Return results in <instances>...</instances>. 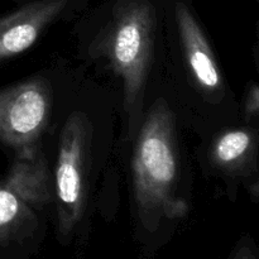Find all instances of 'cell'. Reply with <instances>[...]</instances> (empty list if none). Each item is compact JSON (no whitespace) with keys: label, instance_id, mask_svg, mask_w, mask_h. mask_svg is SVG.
Instances as JSON below:
<instances>
[{"label":"cell","instance_id":"cell-3","mask_svg":"<svg viewBox=\"0 0 259 259\" xmlns=\"http://www.w3.org/2000/svg\"><path fill=\"white\" fill-rule=\"evenodd\" d=\"M90 146V126L82 114H73L61 134L56 167V192L61 224L70 229L78 220L85 202V166Z\"/></svg>","mask_w":259,"mask_h":259},{"label":"cell","instance_id":"cell-8","mask_svg":"<svg viewBox=\"0 0 259 259\" xmlns=\"http://www.w3.org/2000/svg\"><path fill=\"white\" fill-rule=\"evenodd\" d=\"M253 134L249 131H228L215 141L212 156L222 166H234L249 153L253 147Z\"/></svg>","mask_w":259,"mask_h":259},{"label":"cell","instance_id":"cell-4","mask_svg":"<svg viewBox=\"0 0 259 259\" xmlns=\"http://www.w3.org/2000/svg\"><path fill=\"white\" fill-rule=\"evenodd\" d=\"M50 109V88L39 78L0 90V141L24 149L39 137Z\"/></svg>","mask_w":259,"mask_h":259},{"label":"cell","instance_id":"cell-9","mask_svg":"<svg viewBox=\"0 0 259 259\" xmlns=\"http://www.w3.org/2000/svg\"><path fill=\"white\" fill-rule=\"evenodd\" d=\"M24 210V201L5 185L0 187V230L10 227Z\"/></svg>","mask_w":259,"mask_h":259},{"label":"cell","instance_id":"cell-6","mask_svg":"<svg viewBox=\"0 0 259 259\" xmlns=\"http://www.w3.org/2000/svg\"><path fill=\"white\" fill-rule=\"evenodd\" d=\"M175 15L185 55L196 82L202 90L207 93L220 90L222 76L215 61V56L191 10L184 3H176Z\"/></svg>","mask_w":259,"mask_h":259},{"label":"cell","instance_id":"cell-1","mask_svg":"<svg viewBox=\"0 0 259 259\" xmlns=\"http://www.w3.org/2000/svg\"><path fill=\"white\" fill-rule=\"evenodd\" d=\"M134 187L144 220L159 215L179 218L186 204L174 195L179 175L174 116L163 101H157L142 126L134 152Z\"/></svg>","mask_w":259,"mask_h":259},{"label":"cell","instance_id":"cell-2","mask_svg":"<svg viewBox=\"0 0 259 259\" xmlns=\"http://www.w3.org/2000/svg\"><path fill=\"white\" fill-rule=\"evenodd\" d=\"M153 23V5L148 0H131L119 13L114 27L111 60L123 77L128 109L141 100L152 55Z\"/></svg>","mask_w":259,"mask_h":259},{"label":"cell","instance_id":"cell-10","mask_svg":"<svg viewBox=\"0 0 259 259\" xmlns=\"http://www.w3.org/2000/svg\"><path fill=\"white\" fill-rule=\"evenodd\" d=\"M259 109V89L257 85H253L249 89L247 100H245V113L247 116L255 115Z\"/></svg>","mask_w":259,"mask_h":259},{"label":"cell","instance_id":"cell-5","mask_svg":"<svg viewBox=\"0 0 259 259\" xmlns=\"http://www.w3.org/2000/svg\"><path fill=\"white\" fill-rule=\"evenodd\" d=\"M67 3L68 0H38L0 18V62L32 47Z\"/></svg>","mask_w":259,"mask_h":259},{"label":"cell","instance_id":"cell-7","mask_svg":"<svg viewBox=\"0 0 259 259\" xmlns=\"http://www.w3.org/2000/svg\"><path fill=\"white\" fill-rule=\"evenodd\" d=\"M5 185L24 202L43 204L51 200L47 168L37 152L22 149Z\"/></svg>","mask_w":259,"mask_h":259}]
</instances>
